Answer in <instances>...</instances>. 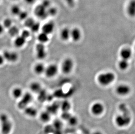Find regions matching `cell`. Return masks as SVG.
Instances as JSON below:
<instances>
[{"mask_svg": "<svg viewBox=\"0 0 135 134\" xmlns=\"http://www.w3.org/2000/svg\"><path fill=\"white\" fill-rule=\"evenodd\" d=\"M115 76L112 72H104L98 75L97 80L98 83L102 86H108L112 83L115 80Z\"/></svg>", "mask_w": 135, "mask_h": 134, "instance_id": "1", "label": "cell"}, {"mask_svg": "<svg viewBox=\"0 0 135 134\" xmlns=\"http://www.w3.org/2000/svg\"><path fill=\"white\" fill-rule=\"evenodd\" d=\"M0 123L2 134H10L12 130V125L8 115L5 114H1L0 115Z\"/></svg>", "mask_w": 135, "mask_h": 134, "instance_id": "2", "label": "cell"}, {"mask_svg": "<svg viewBox=\"0 0 135 134\" xmlns=\"http://www.w3.org/2000/svg\"><path fill=\"white\" fill-rule=\"evenodd\" d=\"M131 121V118L128 113H123L117 115L115 118V123L118 126L123 128L129 125Z\"/></svg>", "mask_w": 135, "mask_h": 134, "instance_id": "3", "label": "cell"}, {"mask_svg": "<svg viewBox=\"0 0 135 134\" xmlns=\"http://www.w3.org/2000/svg\"><path fill=\"white\" fill-rule=\"evenodd\" d=\"M74 65V61L71 58H66L63 61L62 64V71L65 74L70 73L73 70Z\"/></svg>", "mask_w": 135, "mask_h": 134, "instance_id": "4", "label": "cell"}, {"mask_svg": "<svg viewBox=\"0 0 135 134\" xmlns=\"http://www.w3.org/2000/svg\"><path fill=\"white\" fill-rule=\"evenodd\" d=\"M105 107L103 105L99 102L94 103L92 105L90 109L92 113L95 116L101 115L103 113Z\"/></svg>", "mask_w": 135, "mask_h": 134, "instance_id": "5", "label": "cell"}, {"mask_svg": "<svg viewBox=\"0 0 135 134\" xmlns=\"http://www.w3.org/2000/svg\"><path fill=\"white\" fill-rule=\"evenodd\" d=\"M32 100V96L29 93H26L22 97V99L18 104V107L20 109H24L27 105L30 104Z\"/></svg>", "mask_w": 135, "mask_h": 134, "instance_id": "6", "label": "cell"}, {"mask_svg": "<svg viewBox=\"0 0 135 134\" xmlns=\"http://www.w3.org/2000/svg\"><path fill=\"white\" fill-rule=\"evenodd\" d=\"M35 14L36 16L41 19H45L48 16L47 9L44 8L42 4L38 5L34 11Z\"/></svg>", "mask_w": 135, "mask_h": 134, "instance_id": "7", "label": "cell"}, {"mask_svg": "<svg viewBox=\"0 0 135 134\" xmlns=\"http://www.w3.org/2000/svg\"><path fill=\"white\" fill-rule=\"evenodd\" d=\"M58 68L56 65L51 64L49 65L45 69V75L49 78L54 77L57 73Z\"/></svg>", "mask_w": 135, "mask_h": 134, "instance_id": "8", "label": "cell"}, {"mask_svg": "<svg viewBox=\"0 0 135 134\" xmlns=\"http://www.w3.org/2000/svg\"><path fill=\"white\" fill-rule=\"evenodd\" d=\"M36 51L37 58L39 59H44L46 58V52L44 44L40 43L37 44L36 46Z\"/></svg>", "mask_w": 135, "mask_h": 134, "instance_id": "9", "label": "cell"}, {"mask_svg": "<svg viewBox=\"0 0 135 134\" xmlns=\"http://www.w3.org/2000/svg\"><path fill=\"white\" fill-rule=\"evenodd\" d=\"M130 87L126 84H121L116 87V92L118 95L121 96H125L130 92Z\"/></svg>", "mask_w": 135, "mask_h": 134, "instance_id": "10", "label": "cell"}, {"mask_svg": "<svg viewBox=\"0 0 135 134\" xmlns=\"http://www.w3.org/2000/svg\"><path fill=\"white\" fill-rule=\"evenodd\" d=\"M3 56L5 60L11 62L16 61L18 58V56L16 53L8 51H5Z\"/></svg>", "mask_w": 135, "mask_h": 134, "instance_id": "11", "label": "cell"}, {"mask_svg": "<svg viewBox=\"0 0 135 134\" xmlns=\"http://www.w3.org/2000/svg\"><path fill=\"white\" fill-rule=\"evenodd\" d=\"M126 12L129 16L135 17V0H130L126 7Z\"/></svg>", "mask_w": 135, "mask_h": 134, "instance_id": "12", "label": "cell"}, {"mask_svg": "<svg viewBox=\"0 0 135 134\" xmlns=\"http://www.w3.org/2000/svg\"><path fill=\"white\" fill-rule=\"evenodd\" d=\"M82 34L81 30L78 28H74L71 30L70 38L74 42H78L81 38Z\"/></svg>", "mask_w": 135, "mask_h": 134, "instance_id": "13", "label": "cell"}, {"mask_svg": "<svg viewBox=\"0 0 135 134\" xmlns=\"http://www.w3.org/2000/svg\"><path fill=\"white\" fill-rule=\"evenodd\" d=\"M55 24L52 22H50L45 24L42 27V32L46 34H50L55 29Z\"/></svg>", "mask_w": 135, "mask_h": 134, "instance_id": "14", "label": "cell"}, {"mask_svg": "<svg viewBox=\"0 0 135 134\" xmlns=\"http://www.w3.org/2000/svg\"><path fill=\"white\" fill-rule=\"evenodd\" d=\"M120 55L122 59L128 61L132 57V52L131 50L129 48H123L120 51Z\"/></svg>", "mask_w": 135, "mask_h": 134, "instance_id": "15", "label": "cell"}, {"mask_svg": "<svg viewBox=\"0 0 135 134\" xmlns=\"http://www.w3.org/2000/svg\"><path fill=\"white\" fill-rule=\"evenodd\" d=\"M71 30L68 28H65L61 30L60 37L62 40H68L70 38Z\"/></svg>", "mask_w": 135, "mask_h": 134, "instance_id": "16", "label": "cell"}, {"mask_svg": "<svg viewBox=\"0 0 135 134\" xmlns=\"http://www.w3.org/2000/svg\"><path fill=\"white\" fill-rule=\"evenodd\" d=\"M24 112L26 115L31 117H34L37 115V111L35 108L32 107H26L24 109Z\"/></svg>", "mask_w": 135, "mask_h": 134, "instance_id": "17", "label": "cell"}, {"mask_svg": "<svg viewBox=\"0 0 135 134\" xmlns=\"http://www.w3.org/2000/svg\"><path fill=\"white\" fill-rule=\"evenodd\" d=\"M26 42V39L21 35L17 37L15 40L14 43L16 47H18V48H21L24 45Z\"/></svg>", "mask_w": 135, "mask_h": 134, "instance_id": "18", "label": "cell"}, {"mask_svg": "<svg viewBox=\"0 0 135 134\" xmlns=\"http://www.w3.org/2000/svg\"><path fill=\"white\" fill-rule=\"evenodd\" d=\"M46 68L44 65L42 63L36 64L34 67V71L37 75H41L45 72Z\"/></svg>", "mask_w": 135, "mask_h": 134, "instance_id": "19", "label": "cell"}, {"mask_svg": "<svg viewBox=\"0 0 135 134\" xmlns=\"http://www.w3.org/2000/svg\"><path fill=\"white\" fill-rule=\"evenodd\" d=\"M30 88L32 92L36 93H38L42 89L40 84L36 82L32 83L30 85Z\"/></svg>", "mask_w": 135, "mask_h": 134, "instance_id": "20", "label": "cell"}, {"mask_svg": "<svg viewBox=\"0 0 135 134\" xmlns=\"http://www.w3.org/2000/svg\"><path fill=\"white\" fill-rule=\"evenodd\" d=\"M38 39L39 40L40 43H42V44L46 43L47 42H48L49 40L48 34H46V33L42 32L38 35Z\"/></svg>", "mask_w": 135, "mask_h": 134, "instance_id": "21", "label": "cell"}, {"mask_svg": "<svg viewBox=\"0 0 135 134\" xmlns=\"http://www.w3.org/2000/svg\"><path fill=\"white\" fill-rule=\"evenodd\" d=\"M118 65L119 68H120L121 70H125L127 69L129 67V64L128 61L122 59V60L119 61Z\"/></svg>", "mask_w": 135, "mask_h": 134, "instance_id": "22", "label": "cell"}, {"mask_svg": "<svg viewBox=\"0 0 135 134\" xmlns=\"http://www.w3.org/2000/svg\"><path fill=\"white\" fill-rule=\"evenodd\" d=\"M8 33L12 37H15L18 34L19 30L17 27L13 26L8 28Z\"/></svg>", "mask_w": 135, "mask_h": 134, "instance_id": "23", "label": "cell"}, {"mask_svg": "<svg viewBox=\"0 0 135 134\" xmlns=\"http://www.w3.org/2000/svg\"><path fill=\"white\" fill-rule=\"evenodd\" d=\"M12 95L14 97L15 99H18L21 97L23 95V92L22 89L19 87H17L14 89L12 91Z\"/></svg>", "mask_w": 135, "mask_h": 134, "instance_id": "24", "label": "cell"}, {"mask_svg": "<svg viewBox=\"0 0 135 134\" xmlns=\"http://www.w3.org/2000/svg\"><path fill=\"white\" fill-rule=\"evenodd\" d=\"M48 111H45L41 113L40 118L41 120L44 122H47L50 121V115Z\"/></svg>", "mask_w": 135, "mask_h": 134, "instance_id": "25", "label": "cell"}, {"mask_svg": "<svg viewBox=\"0 0 135 134\" xmlns=\"http://www.w3.org/2000/svg\"><path fill=\"white\" fill-rule=\"evenodd\" d=\"M61 107L64 112H68L70 108V103L67 101H62L61 105Z\"/></svg>", "mask_w": 135, "mask_h": 134, "instance_id": "26", "label": "cell"}, {"mask_svg": "<svg viewBox=\"0 0 135 134\" xmlns=\"http://www.w3.org/2000/svg\"><path fill=\"white\" fill-rule=\"evenodd\" d=\"M38 94H39L38 97V100L42 102L47 99V95H46V91H45L44 90L42 89L41 91H40Z\"/></svg>", "mask_w": 135, "mask_h": 134, "instance_id": "27", "label": "cell"}, {"mask_svg": "<svg viewBox=\"0 0 135 134\" xmlns=\"http://www.w3.org/2000/svg\"><path fill=\"white\" fill-rule=\"evenodd\" d=\"M47 12L48 16H54L56 15L57 13V9L54 7H50L47 9Z\"/></svg>", "mask_w": 135, "mask_h": 134, "instance_id": "28", "label": "cell"}, {"mask_svg": "<svg viewBox=\"0 0 135 134\" xmlns=\"http://www.w3.org/2000/svg\"><path fill=\"white\" fill-rule=\"evenodd\" d=\"M22 11L18 5H14L11 8V12L12 14L15 15H18Z\"/></svg>", "mask_w": 135, "mask_h": 134, "instance_id": "29", "label": "cell"}, {"mask_svg": "<svg viewBox=\"0 0 135 134\" xmlns=\"http://www.w3.org/2000/svg\"><path fill=\"white\" fill-rule=\"evenodd\" d=\"M58 106L56 104H54L47 107V111L50 113H54L57 110Z\"/></svg>", "mask_w": 135, "mask_h": 134, "instance_id": "30", "label": "cell"}, {"mask_svg": "<svg viewBox=\"0 0 135 134\" xmlns=\"http://www.w3.org/2000/svg\"><path fill=\"white\" fill-rule=\"evenodd\" d=\"M35 22L33 19H32L31 18H27V19H26V21H25V24L26 27L30 28L33 25Z\"/></svg>", "mask_w": 135, "mask_h": 134, "instance_id": "31", "label": "cell"}, {"mask_svg": "<svg viewBox=\"0 0 135 134\" xmlns=\"http://www.w3.org/2000/svg\"><path fill=\"white\" fill-rule=\"evenodd\" d=\"M40 23H36L35 22L33 25L31 27L30 29L33 32H36L40 30Z\"/></svg>", "mask_w": 135, "mask_h": 134, "instance_id": "32", "label": "cell"}, {"mask_svg": "<svg viewBox=\"0 0 135 134\" xmlns=\"http://www.w3.org/2000/svg\"><path fill=\"white\" fill-rule=\"evenodd\" d=\"M3 26L7 28H9L12 26V21L9 18H6L4 20Z\"/></svg>", "mask_w": 135, "mask_h": 134, "instance_id": "33", "label": "cell"}, {"mask_svg": "<svg viewBox=\"0 0 135 134\" xmlns=\"http://www.w3.org/2000/svg\"><path fill=\"white\" fill-rule=\"evenodd\" d=\"M41 4L46 9H47L50 7H51V2L50 0H44Z\"/></svg>", "mask_w": 135, "mask_h": 134, "instance_id": "34", "label": "cell"}, {"mask_svg": "<svg viewBox=\"0 0 135 134\" xmlns=\"http://www.w3.org/2000/svg\"><path fill=\"white\" fill-rule=\"evenodd\" d=\"M18 16L21 20H25V19H26L27 18L28 13L27 12H25V11H24V12L21 11Z\"/></svg>", "mask_w": 135, "mask_h": 134, "instance_id": "35", "label": "cell"}, {"mask_svg": "<svg viewBox=\"0 0 135 134\" xmlns=\"http://www.w3.org/2000/svg\"><path fill=\"white\" fill-rule=\"evenodd\" d=\"M54 128L51 125H47L44 128V132L46 134L52 133L54 132Z\"/></svg>", "mask_w": 135, "mask_h": 134, "instance_id": "36", "label": "cell"}, {"mask_svg": "<svg viewBox=\"0 0 135 134\" xmlns=\"http://www.w3.org/2000/svg\"><path fill=\"white\" fill-rule=\"evenodd\" d=\"M69 122L72 125H74L75 124H76L77 123V119L75 117H71L70 116L68 119Z\"/></svg>", "mask_w": 135, "mask_h": 134, "instance_id": "37", "label": "cell"}, {"mask_svg": "<svg viewBox=\"0 0 135 134\" xmlns=\"http://www.w3.org/2000/svg\"><path fill=\"white\" fill-rule=\"evenodd\" d=\"M21 36L26 39L30 36V32L27 30H23V32H22Z\"/></svg>", "mask_w": 135, "mask_h": 134, "instance_id": "38", "label": "cell"}, {"mask_svg": "<svg viewBox=\"0 0 135 134\" xmlns=\"http://www.w3.org/2000/svg\"><path fill=\"white\" fill-rule=\"evenodd\" d=\"M65 2L69 7H73L75 4V0H65Z\"/></svg>", "mask_w": 135, "mask_h": 134, "instance_id": "39", "label": "cell"}, {"mask_svg": "<svg viewBox=\"0 0 135 134\" xmlns=\"http://www.w3.org/2000/svg\"><path fill=\"white\" fill-rule=\"evenodd\" d=\"M54 126L55 128H59L60 127V122L59 121H56L54 123Z\"/></svg>", "mask_w": 135, "mask_h": 134, "instance_id": "40", "label": "cell"}, {"mask_svg": "<svg viewBox=\"0 0 135 134\" xmlns=\"http://www.w3.org/2000/svg\"><path fill=\"white\" fill-rule=\"evenodd\" d=\"M4 61H5V59L4 58V56L0 54V65H2L3 64Z\"/></svg>", "mask_w": 135, "mask_h": 134, "instance_id": "41", "label": "cell"}, {"mask_svg": "<svg viewBox=\"0 0 135 134\" xmlns=\"http://www.w3.org/2000/svg\"><path fill=\"white\" fill-rule=\"evenodd\" d=\"M25 1L27 4H32L35 2L36 0H25Z\"/></svg>", "mask_w": 135, "mask_h": 134, "instance_id": "42", "label": "cell"}, {"mask_svg": "<svg viewBox=\"0 0 135 134\" xmlns=\"http://www.w3.org/2000/svg\"><path fill=\"white\" fill-rule=\"evenodd\" d=\"M4 30V27L2 24H0V34L3 33Z\"/></svg>", "mask_w": 135, "mask_h": 134, "instance_id": "43", "label": "cell"}, {"mask_svg": "<svg viewBox=\"0 0 135 134\" xmlns=\"http://www.w3.org/2000/svg\"><path fill=\"white\" fill-rule=\"evenodd\" d=\"M93 134H103L101 132L99 131H97V132H94V133H93Z\"/></svg>", "mask_w": 135, "mask_h": 134, "instance_id": "44", "label": "cell"}, {"mask_svg": "<svg viewBox=\"0 0 135 134\" xmlns=\"http://www.w3.org/2000/svg\"><path fill=\"white\" fill-rule=\"evenodd\" d=\"M13 1H16V0H13Z\"/></svg>", "mask_w": 135, "mask_h": 134, "instance_id": "45", "label": "cell"}]
</instances>
